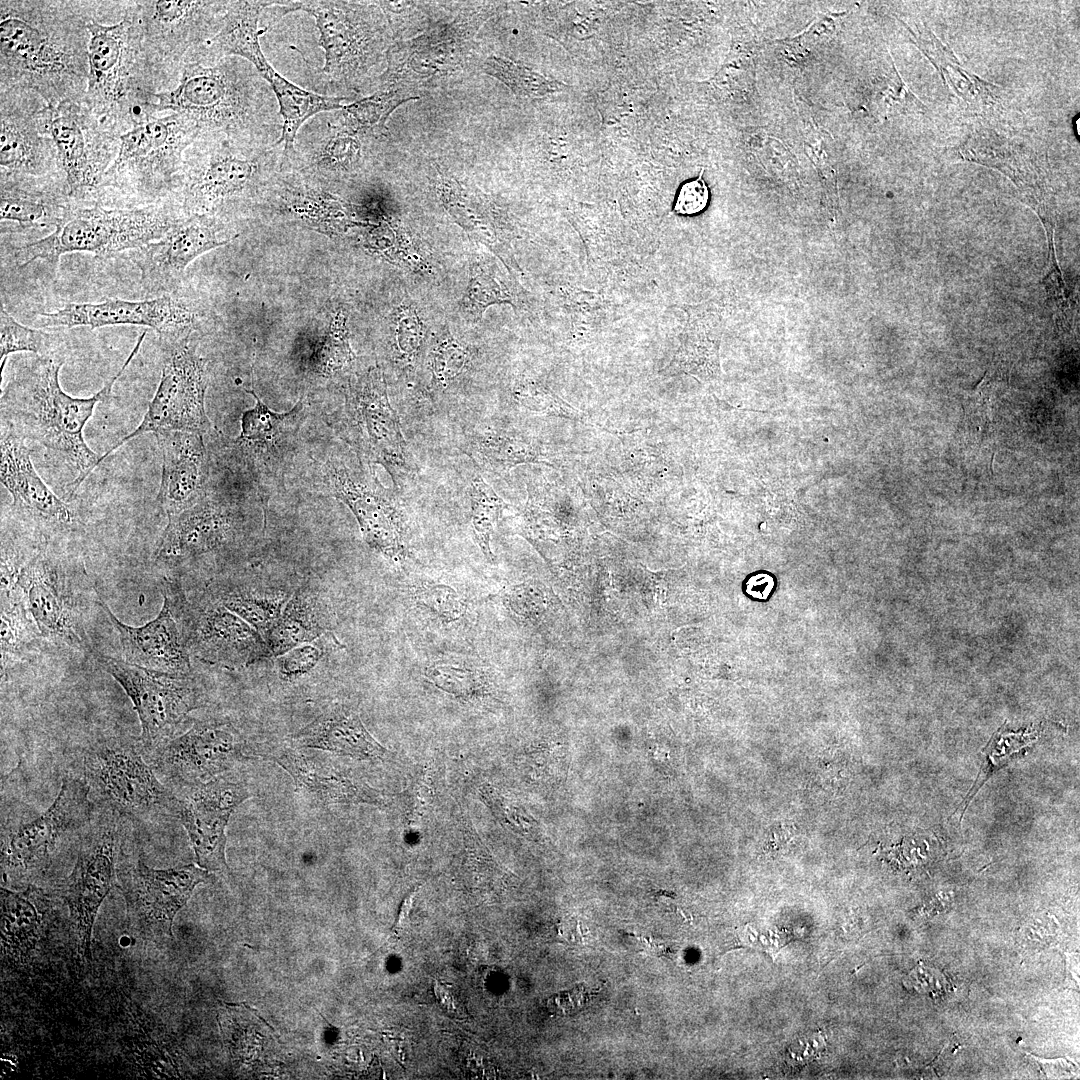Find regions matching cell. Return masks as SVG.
Returning <instances> with one entry per match:
<instances>
[{
    "label": "cell",
    "mask_w": 1080,
    "mask_h": 1080,
    "mask_svg": "<svg viewBox=\"0 0 1080 1080\" xmlns=\"http://www.w3.org/2000/svg\"><path fill=\"white\" fill-rule=\"evenodd\" d=\"M93 2H0V89L34 92L47 105L83 104Z\"/></svg>",
    "instance_id": "cell-1"
},
{
    "label": "cell",
    "mask_w": 1080,
    "mask_h": 1080,
    "mask_svg": "<svg viewBox=\"0 0 1080 1080\" xmlns=\"http://www.w3.org/2000/svg\"><path fill=\"white\" fill-rule=\"evenodd\" d=\"M153 112L179 113L202 133L252 145H273L282 133L278 103L268 82L248 61L229 56L214 62L185 59L178 83L157 92Z\"/></svg>",
    "instance_id": "cell-2"
},
{
    "label": "cell",
    "mask_w": 1080,
    "mask_h": 1080,
    "mask_svg": "<svg viewBox=\"0 0 1080 1080\" xmlns=\"http://www.w3.org/2000/svg\"><path fill=\"white\" fill-rule=\"evenodd\" d=\"M145 336L143 331L117 374L88 398L72 397L62 389L59 372L63 361L54 357H38L31 368L10 383L2 396L1 420L5 428L60 454L78 471L70 484L71 494L99 465L100 456L85 442L83 429L96 405L109 396L114 383L138 353Z\"/></svg>",
    "instance_id": "cell-3"
},
{
    "label": "cell",
    "mask_w": 1080,
    "mask_h": 1080,
    "mask_svg": "<svg viewBox=\"0 0 1080 1080\" xmlns=\"http://www.w3.org/2000/svg\"><path fill=\"white\" fill-rule=\"evenodd\" d=\"M283 166L282 145H252L203 133L187 149L180 179L188 214L216 213L261 202Z\"/></svg>",
    "instance_id": "cell-4"
},
{
    "label": "cell",
    "mask_w": 1080,
    "mask_h": 1080,
    "mask_svg": "<svg viewBox=\"0 0 1080 1080\" xmlns=\"http://www.w3.org/2000/svg\"><path fill=\"white\" fill-rule=\"evenodd\" d=\"M89 76L84 106L101 124L117 134L153 101L152 76L137 28L126 13L119 23L88 24Z\"/></svg>",
    "instance_id": "cell-5"
},
{
    "label": "cell",
    "mask_w": 1080,
    "mask_h": 1080,
    "mask_svg": "<svg viewBox=\"0 0 1080 1080\" xmlns=\"http://www.w3.org/2000/svg\"><path fill=\"white\" fill-rule=\"evenodd\" d=\"M16 583L42 639L95 657L87 630L93 587L82 563L46 541L22 563Z\"/></svg>",
    "instance_id": "cell-6"
},
{
    "label": "cell",
    "mask_w": 1080,
    "mask_h": 1080,
    "mask_svg": "<svg viewBox=\"0 0 1080 1080\" xmlns=\"http://www.w3.org/2000/svg\"><path fill=\"white\" fill-rule=\"evenodd\" d=\"M141 742L112 735L91 743L83 755V779L92 802L133 823L176 818L178 797L156 777Z\"/></svg>",
    "instance_id": "cell-7"
},
{
    "label": "cell",
    "mask_w": 1080,
    "mask_h": 1080,
    "mask_svg": "<svg viewBox=\"0 0 1080 1080\" xmlns=\"http://www.w3.org/2000/svg\"><path fill=\"white\" fill-rule=\"evenodd\" d=\"M176 219L156 206L64 208L55 218V229L15 250L14 260L22 267L38 259L57 263L63 254L71 252L101 256L134 250L161 238Z\"/></svg>",
    "instance_id": "cell-8"
},
{
    "label": "cell",
    "mask_w": 1080,
    "mask_h": 1080,
    "mask_svg": "<svg viewBox=\"0 0 1080 1080\" xmlns=\"http://www.w3.org/2000/svg\"><path fill=\"white\" fill-rule=\"evenodd\" d=\"M131 124L119 136L118 154L101 185L156 195L180 179L185 153L202 131L179 113L157 117L148 107L133 116Z\"/></svg>",
    "instance_id": "cell-9"
},
{
    "label": "cell",
    "mask_w": 1080,
    "mask_h": 1080,
    "mask_svg": "<svg viewBox=\"0 0 1080 1080\" xmlns=\"http://www.w3.org/2000/svg\"><path fill=\"white\" fill-rule=\"evenodd\" d=\"M93 810L84 779L65 777L58 796L42 814L2 824L3 876L24 882L44 874L58 846L68 840H82L92 824Z\"/></svg>",
    "instance_id": "cell-10"
},
{
    "label": "cell",
    "mask_w": 1080,
    "mask_h": 1080,
    "mask_svg": "<svg viewBox=\"0 0 1080 1080\" xmlns=\"http://www.w3.org/2000/svg\"><path fill=\"white\" fill-rule=\"evenodd\" d=\"M348 1H276L273 18L305 12L314 18L324 52L322 73L333 84L356 88L381 56L384 25L377 7Z\"/></svg>",
    "instance_id": "cell-11"
},
{
    "label": "cell",
    "mask_w": 1080,
    "mask_h": 1080,
    "mask_svg": "<svg viewBox=\"0 0 1080 1080\" xmlns=\"http://www.w3.org/2000/svg\"><path fill=\"white\" fill-rule=\"evenodd\" d=\"M94 658L130 698L146 755L174 738L188 714L201 704L202 693L191 675L152 670L99 652Z\"/></svg>",
    "instance_id": "cell-12"
},
{
    "label": "cell",
    "mask_w": 1080,
    "mask_h": 1080,
    "mask_svg": "<svg viewBox=\"0 0 1080 1080\" xmlns=\"http://www.w3.org/2000/svg\"><path fill=\"white\" fill-rule=\"evenodd\" d=\"M229 1H136L127 12L133 20L153 74L172 69L180 74L189 53L220 30Z\"/></svg>",
    "instance_id": "cell-13"
},
{
    "label": "cell",
    "mask_w": 1080,
    "mask_h": 1080,
    "mask_svg": "<svg viewBox=\"0 0 1080 1080\" xmlns=\"http://www.w3.org/2000/svg\"><path fill=\"white\" fill-rule=\"evenodd\" d=\"M40 128L57 150L67 194L80 197L99 187L119 150V135L84 106L63 101L40 112Z\"/></svg>",
    "instance_id": "cell-14"
},
{
    "label": "cell",
    "mask_w": 1080,
    "mask_h": 1080,
    "mask_svg": "<svg viewBox=\"0 0 1080 1080\" xmlns=\"http://www.w3.org/2000/svg\"><path fill=\"white\" fill-rule=\"evenodd\" d=\"M206 362L188 344H177L164 361L157 390L141 423L100 456L99 464L128 441L153 432L203 434L214 426L205 410Z\"/></svg>",
    "instance_id": "cell-15"
},
{
    "label": "cell",
    "mask_w": 1080,
    "mask_h": 1080,
    "mask_svg": "<svg viewBox=\"0 0 1080 1080\" xmlns=\"http://www.w3.org/2000/svg\"><path fill=\"white\" fill-rule=\"evenodd\" d=\"M92 822L78 846L75 866L65 884L64 899L77 934L79 954L91 955V939L98 910L114 886L121 846V818L105 811Z\"/></svg>",
    "instance_id": "cell-16"
},
{
    "label": "cell",
    "mask_w": 1080,
    "mask_h": 1080,
    "mask_svg": "<svg viewBox=\"0 0 1080 1080\" xmlns=\"http://www.w3.org/2000/svg\"><path fill=\"white\" fill-rule=\"evenodd\" d=\"M208 871L188 864L154 869L141 859L117 870L126 903L129 926L145 939L173 937L172 926L178 911L186 905L194 889L208 878Z\"/></svg>",
    "instance_id": "cell-17"
},
{
    "label": "cell",
    "mask_w": 1080,
    "mask_h": 1080,
    "mask_svg": "<svg viewBox=\"0 0 1080 1080\" xmlns=\"http://www.w3.org/2000/svg\"><path fill=\"white\" fill-rule=\"evenodd\" d=\"M344 421L351 442L368 462L383 465L393 477L415 470L379 368H370L350 385Z\"/></svg>",
    "instance_id": "cell-18"
},
{
    "label": "cell",
    "mask_w": 1080,
    "mask_h": 1080,
    "mask_svg": "<svg viewBox=\"0 0 1080 1080\" xmlns=\"http://www.w3.org/2000/svg\"><path fill=\"white\" fill-rule=\"evenodd\" d=\"M163 604L158 615L146 624L130 626L119 620L98 596V606L118 632L124 660L132 664L176 675H191L192 665L184 628L186 596L180 585L164 578L160 584Z\"/></svg>",
    "instance_id": "cell-19"
},
{
    "label": "cell",
    "mask_w": 1080,
    "mask_h": 1080,
    "mask_svg": "<svg viewBox=\"0 0 1080 1080\" xmlns=\"http://www.w3.org/2000/svg\"><path fill=\"white\" fill-rule=\"evenodd\" d=\"M242 757L239 733L218 720L195 722L150 755L154 771L185 786L219 778Z\"/></svg>",
    "instance_id": "cell-20"
},
{
    "label": "cell",
    "mask_w": 1080,
    "mask_h": 1080,
    "mask_svg": "<svg viewBox=\"0 0 1080 1080\" xmlns=\"http://www.w3.org/2000/svg\"><path fill=\"white\" fill-rule=\"evenodd\" d=\"M184 628L190 655L226 668L267 658L261 634L211 594L184 607Z\"/></svg>",
    "instance_id": "cell-21"
},
{
    "label": "cell",
    "mask_w": 1080,
    "mask_h": 1080,
    "mask_svg": "<svg viewBox=\"0 0 1080 1080\" xmlns=\"http://www.w3.org/2000/svg\"><path fill=\"white\" fill-rule=\"evenodd\" d=\"M187 787L178 798L176 818L187 832L197 865L207 871L227 869L226 827L250 794L243 786L220 777Z\"/></svg>",
    "instance_id": "cell-22"
},
{
    "label": "cell",
    "mask_w": 1080,
    "mask_h": 1080,
    "mask_svg": "<svg viewBox=\"0 0 1080 1080\" xmlns=\"http://www.w3.org/2000/svg\"><path fill=\"white\" fill-rule=\"evenodd\" d=\"M24 440L7 428L2 430L1 483L20 516L50 541L51 536L70 533L76 527V517L39 476Z\"/></svg>",
    "instance_id": "cell-23"
},
{
    "label": "cell",
    "mask_w": 1080,
    "mask_h": 1080,
    "mask_svg": "<svg viewBox=\"0 0 1080 1080\" xmlns=\"http://www.w3.org/2000/svg\"><path fill=\"white\" fill-rule=\"evenodd\" d=\"M230 240L218 216L188 214L177 218L161 238L134 249L131 258L143 285L150 291H161L197 257Z\"/></svg>",
    "instance_id": "cell-24"
},
{
    "label": "cell",
    "mask_w": 1080,
    "mask_h": 1080,
    "mask_svg": "<svg viewBox=\"0 0 1080 1080\" xmlns=\"http://www.w3.org/2000/svg\"><path fill=\"white\" fill-rule=\"evenodd\" d=\"M0 166L2 170L39 177L58 165L53 141L43 135L40 112L47 105L34 92L0 89ZM62 169V168H61Z\"/></svg>",
    "instance_id": "cell-25"
},
{
    "label": "cell",
    "mask_w": 1080,
    "mask_h": 1080,
    "mask_svg": "<svg viewBox=\"0 0 1080 1080\" xmlns=\"http://www.w3.org/2000/svg\"><path fill=\"white\" fill-rule=\"evenodd\" d=\"M193 311L180 299L163 295L145 300L107 298L100 303H67L39 315L44 326H147L165 337L178 338L194 322Z\"/></svg>",
    "instance_id": "cell-26"
},
{
    "label": "cell",
    "mask_w": 1080,
    "mask_h": 1080,
    "mask_svg": "<svg viewBox=\"0 0 1080 1080\" xmlns=\"http://www.w3.org/2000/svg\"><path fill=\"white\" fill-rule=\"evenodd\" d=\"M324 479L334 497L351 510L372 549L393 560L405 558L404 522L383 492L332 460L324 466Z\"/></svg>",
    "instance_id": "cell-27"
},
{
    "label": "cell",
    "mask_w": 1080,
    "mask_h": 1080,
    "mask_svg": "<svg viewBox=\"0 0 1080 1080\" xmlns=\"http://www.w3.org/2000/svg\"><path fill=\"white\" fill-rule=\"evenodd\" d=\"M247 392L255 398L256 404L243 412L235 445L245 463L260 478L278 476L292 456L304 417V403L299 400L290 411L277 413L269 409L254 390Z\"/></svg>",
    "instance_id": "cell-28"
},
{
    "label": "cell",
    "mask_w": 1080,
    "mask_h": 1080,
    "mask_svg": "<svg viewBox=\"0 0 1080 1080\" xmlns=\"http://www.w3.org/2000/svg\"><path fill=\"white\" fill-rule=\"evenodd\" d=\"M155 436L162 454L157 502L168 516L186 510L206 497L208 456L203 434L171 431Z\"/></svg>",
    "instance_id": "cell-29"
},
{
    "label": "cell",
    "mask_w": 1080,
    "mask_h": 1080,
    "mask_svg": "<svg viewBox=\"0 0 1080 1080\" xmlns=\"http://www.w3.org/2000/svg\"><path fill=\"white\" fill-rule=\"evenodd\" d=\"M235 529L232 512L205 497L186 510L168 515L155 559L174 564L211 553L231 542Z\"/></svg>",
    "instance_id": "cell-30"
},
{
    "label": "cell",
    "mask_w": 1080,
    "mask_h": 1080,
    "mask_svg": "<svg viewBox=\"0 0 1080 1080\" xmlns=\"http://www.w3.org/2000/svg\"><path fill=\"white\" fill-rule=\"evenodd\" d=\"M293 779L296 789L324 805L379 804V792L331 760L286 749L270 757Z\"/></svg>",
    "instance_id": "cell-31"
},
{
    "label": "cell",
    "mask_w": 1080,
    "mask_h": 1080,
    "mask_svg": "<svg viewBox=\"0 0 1080 1080\" xmlns=\"http://www.w3.org/2000/svg\"><path fill=\"white\" fill-rule=\"evenodd\" d=\"M275 2L229 1L218 33L186 58L214 62L235 56L248 61L259 71L268 63L260 44V37L268 27H260L259 23L263 11Z\"/></svg>",
    "instance_id": "cell-32"
},
{
    "label": "cell",
    "mask_w": 1080,
    "mask_h": 1080,
    "mask_svg": "<svg viewBox=\"0 0 1080 1080\" xmlns=\"http://www.w3.org/2000/svg\"><path fill=\"white\" fill-rule=\"evenodd\" d=\"M303 747L316 748L358 760L382 758L388 752L366 729L359 714L347 706L323 712L292 736Z\"/></svg>",
    "instance_id": "cell-33"
},
{
    "label": "cell",
    "mask_w": 1080,
    "mask_h": 1080,
    "mask_svg": "<svg viewBox=\"0 0 1080 1080\" xmlns=\"http://www.w3.org/2000/svg\"><path fill=\"white\" fill-rule=\"evenodd\" d=\"M331 616L327 602L309 583L300 585L291 595L281 615L264 636L267 657L320 638L330 632Z\"/></svg>",
    "instance_id": "cell-34"
},
{
    "label": "cell",
    "mask_w": 1080,
    "mask_h": 1080,
    "mask_svg": "<svg viewBox=\"0 0 1080 1080\" xmlns=\"http://www.w3.org/2000/svg\"><path fill=\"white\" fill-rule=\"evenodd\" d=\"M259 73L270 85L278 103L282 133L277 144L282 145L283 161L287 162L294 156L296 138L303 125L321 113L340 110L341 102L346 98L306 90L286 79L270 63Z\"/></svg>",
    "instance_id": "cell-35"
},
{
    "label": "cell",
    "mask_w": 1080,
    "mask_h": 1080,
    "mask_svg": "<svg viewBox=\"0 0 1080 1080\" xmlns=\"http://www.w3.org/2000/svg\"><path fill=\"white\" fill-rule=\"evenodd\" d=\"M42 639L17 583L1 586V671L36 653Z\"/></svg>",
    "instance_id": "cell-36"
},
{
    "label": "cell",
    "mask_w": 1080,
    "mask_h": 1080,
    "mask_svg": "<svg viewBox=\"0 0 1080 1080\" xmlns=\"http://www.w3.org/2000/svg\"><path fill=\"white\" fill-rule=\"evenodd\" d=\"M228 610L235 613L261 636L267 634L281 615L291 593L282 588L216 586L210 592Z\"/></svg>",
    "instance_id": "cell-37"
},
{
    "label": "cell",
    "mask_w": 1080,
    "mask_h": 1080,
    "mask_svg": "<svg viewBox=\"0 0 1080 1080\" xmlns=\"http://www.w3.org/2000/svg\"><path fill=\"white\" fill-rule=\"evenodd\" d=\"M917 46L938 70L943 82L949 84L959 98L967 103L991 104L998 87L967 71L959 63L952 50L942 44L924 27L915 36Z\"/></svg>",
    "instance_id": "cell-38"
},
{
    "label": "cell",
    "mask_w": 1080,
    "mask_h": 1080,
    "mask_svg": "<svg viewBox=\"0 0 1080 1080\" xmlns=\"http://www.w3.org/2000/svg\"><path fill=\"white\" fill-rule=\"evenodd\" d=\"M406 97L400 88L381 90L355 102L343 105L339 119L350 129L375 138L387 134V120Z\"/></svg>",
    "instance_id": "cell-39"
},
{
    "label": "cell",
    "mask_w": 1080,
    "mask_h": 1080,
    "mask_svg": "<svg viewBox=\"0 0 1080 1080\" xmlns=\"http://www.w3.org/2000/svg\"><path fill=\"white\" fill-rule=\"evenodd\" d=\"M471 455L486 470L494 474L507 472L514 466L538 460V450L530 443L510 434L488 433L472 439Z\"/></svg>",
    "instance_id": "cell-40"
},
{
    "label": "cell",
    "mask_w": 1080,
    "mask_h": 1080,
    "mask_svg": "<svg viewBox=\"0 0 1080 1080\" xmlns=\"http://www.w3.org/2000/svg\"><path fill=\"white\" fill-rule=\"evenodd\" d=\"M482 69L488 75L503 82L519 97L542 98L565 88L563 83L504 57L487 58Z\"/></svg>",
    "instance_id": "cell-41"
},
{
    "label": "cell",
    "mask_w": 1080,
    "mask_h": 1080,
    "mask_svg": "<svg viewBox=\"0 0 1080 1080\" xmlns=\"http://www.w3.org/2000/svg\"><path fill=\"white\" fill-rule=\"evenodd\" d=\"M49 209V201L43 192L21 186L15 174L2 170L1 221L31 225L46 217Z\"/></svg>",
    "instance_id": "cell-42"
},
{
    "label": "cell",
    "mask_w": 1080,
    "mask_h": 1080,
    "mask_svg": "<svg viewBox=\"0 0 1080 1080\" xmlns=\"http://www.w3.org/2000/svg\"><path fill=\"white\" fill-rule=\"evenodd\" d=\"M470 499L473 538L485 558L489 562H493L494 555L490 548V540L496 522L503 509L507 507V503L499 497L480 475L475 476L472 480Z\"/></svg>",
    "instance_id": "cell-43"
},
{
    "label": "cell",
    "mask_w": 1080,
    "mask_h": 1080,
    "mask_svg": "<svg viewBox=\"0 0 1080 1080\" xmlns=\"http://www.w3.org/2000/svg\"><path fill=\"white\" fill-rule=\"evenodd\" d=\"M40 897L36 889L14 892L1 888L2 938L5 942L25 943L34 935L39 917L36 903Z\"/></svg>",
    "instance_id": "cell-44"
},
{
    "label": "cell",
    "mask_w": 1080,
    "mask_h": 1080,
    "mask_svg": "<svg viewBox=\"0 0 1080 1080\" xmlns=\"http://www.w3.org/2000/svg\"><path fill=\"white\" fill-rule=\"evenodd\" d=\"M55 348L51 334L27 327L17 322L0 305V369L1 373L10 354L16 352H32L40 358L52 357Z\"/></svg>",
    "instance_id": "cell-45"
},
{
    "label": "cell",
    "mask_w": 1080,
    "mask_h": 1080,
    "mask_svg": "<svg viewBox=\"0 0 1080 1080\" xmlns=\"http://www.w3.org/2000/svg\"><path fill=\"white\" fill-rule=\"evenodd\" d=\"M337 640L331 632L308 643L299 645L276 659V667L282 679L298 678L310 672L323 658L326 648Z\"/></svg>",
    "instance_id": "cell-46"
},
{
    "label": "cell",
    "mask_w": 1080,
    "mask_h": 1080,
    "mask_svg": "<svg viewBox=\"0 0 1080 1080\" xmlns=\"http://www.w3.org/2000/svg\"><path fill=\"white\" fill-rule=\"evenodd\" d=\"M427 675L439 688L456 696L470 697L484 687L476 671L447 663L433 665Z\"/></svg>",
    "instance_id": "cell-47"
},
{
    "label": "cell",
    "mask_w": 1080,
    "mask_h": 1080,
    "mask_svg": "<svg viewBox=\"0 0 1080 1080\" xmlns=\"http://www.w3.org/2000/svg\"><path fill=\"white\" fill-rule=\"evenodd\" d=\"M966 420L978 432L985 431L991 420L990 388L985 379L963 401Z\"/></svg>",
    "instance_id": "cell-48"
},
{
    "label": "cell",
    "mask_w": 1080,
    "mask_h": 1080,
    "mask_svg": "<svg viewBox=\"0 0 1080 1080\" xmlns=\"http://www.w3.org/2000/svg\"><path fill=\"white\" fill-rule=\"evenodd\" d=\"M701 171L699 177L687 181L684 183L676 197L673 211L681 215H694L702 210L708 204L709 190L702 179Z\"/></svg>",
    "instance_id": "cell-49"
},
{
    "label": "cell",
    "mask_w": 1080,
    "mask_h": 1080,
    "mask_svg": "<svg viewBox=\"0 0 1080 1080\" xmlns=\"http://www.w3.org/2000/svg\"><path fill=\"white\" fill-rule=\"evenodd\" d=\"M464 352L455 345L443 344L439 346L433 357V372L440 383H445L454 378L464 364Z\"/></svg>",
    "instance_id": "cell-50"
},
{
    "label": "cell",
    "mask_w": 1080,
    "mask_h": 1080,
    "mask_svg": "<svg viewBox=\"0 0 1080 1080\" xmlns=\"http://www.w3.org/2000/svg\"><path fill=\"white\" fill-rule=\"evenodd\" d=\"M517 396L521 403L530 409L557 415L569 416L571 414L566 404L542 390L523 387L518 389Z\"/></svg>",
    "instance_id": "cell-51"
},
{
    "label": "cell",
    "mask_w": 1080,
    "mask_h": 1080,
    "mask_svg": "<svg viewBox=\"0 0 1080 1080\" xmlns=\"http://www.w3.org/2000/svg\"><path fill=\"white\" fill-rule=\"evenodd\" d=\"M434 993H435L436 999L438 1000L440 1006L444 1010H446L448 1012L456 1011V998H455L453 992L451 991V989L448 987V985H446V984H444V983H442V982H440L438 980H435L434 981Z\"/></svg>",
    "instance_id": "cell-52"
},
{
    "label": "cell",
    "mask_w": 1080,
    "mask_h": 1080,
    "mask_svg": "<svg viewBox=\"0 0 1080 1080\" xmlns=\"http://www.w3.org/2000/svg\"><path fill=\"white\" fill-rule=\"evenodd\" d=\"M419 889H420V886L414 887L406 895L405 899L403 900V902L401 904V907H400V911H399L397 920H396L395 925H394V931L395 932H398L403 927L404 923L406 922V920H407V918H408V916L410 914V911L412 909L414 899H415Z\"/></svg>",
    "instance_id": "cell-53"
},
{
    "label": "cell",
    "mask_w": 1080,
    "mask_h": 1080,
    "mask_svg": "<svg viewBox=\"0 0 1080 1080\" xmlns=\"http://www.w3.org/2000/svg\"><path fill=\"white\" fill-rule=\"evenodd\" d=\"M558 934L562 938L570 942H575L577 941V939H582V933L577 922H560L558 924Z\"/></svg>",
    "instance_id": "cell-54"
}]
</instances>
